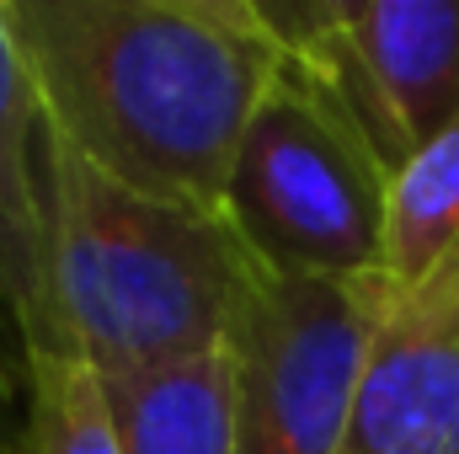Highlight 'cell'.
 Here are the masks:
<instances>
[{
	"label": "cell",
	"mask_w": 459,
	"mask_h": 454,
	"mask_svg": "<svg viewBox=\"0 0 459 454\" xmlns=\"http://www.w3.org/2000/svg\"><path fill=\"white\" fill-rule=\"evenodd\" d=\"M43 123L108 182L220 214L283 43L262 0H5Z\"/></svg>",
	"instance_id": "obj_1"
},
{
	"label": "cell",
	"mask_w": 459,
	"mask_h": 454,
	"mask_svg": "<svg viewBox=\"0 0 459 454\" xmlns=\"http://www.w3.org/2000/svg\"><path fill=\"white\" fill-rule=\"evenodd\" d=\"M48 251L27 347H65L102 380L225 353L256 273L225 214L139 198L48 134Z\"/></svg>",
	"instance_id": "obj_2"
},
{
	"label": "cell",
	"mask_w": 459,
	"mask_h": 454,
	"mask_svg": "<svg viewBox=\"0 0 459 454\" xmlns=\"http://www.w3.org/2000/svg\"><path fill=\"white\" fill-rule=\"evenodd\" d=\"M390 166L342 92L283 54L235 150L220 214L273 273H379Z\"/></svg>",
	"instance_id": "obj_3"
},
{
	"label": "cell",
	"mask_w": 459,
	"mask_h": 454,
	"mask_svg": "<svg viewBox=\"0 0 459 454\" xmlns=\"http://www.w3.org/2000/svg\"><path fill=\"white\" fill-rule=\"evenodd\" d=\"M395 284L256 262L225 337L235 454H342L358 380Z\"/></svg>",
	"instance_id": "obj_4"
},
{
	"label": "cell",
	"mask_w": 459,
	"mask_h": 454,
	"mask_svg": "<svg viewBox=\"0 0 459 454\" xmlns=\"http://www.w3.org/2000/svg\"><path fill=\"white\" fill-rule=\"evenodd\" d=\"M262 16L342 92L390 171L459 118V0H262Z\"/></svg>",
	"instance_id": "obj_5"
},
{
	"label": "cell",
	"mask_w": 459,
	"mask_h": 454,
	"mask_svg": "<svg viewBox=\"0 0 459 454\" xmlns=\"http://www.w3.org/2000/svg\"><path fill=\"white\" fill-rule=\"evenodd\" d=\"M342 454H459V246L390 294Z\"/></svg>",
	"instance_id": "obj_6"
},
{
	"label": "cell",
	"mask_w": 459,
	"mask_h": 454,
	"mask_svg": "<svg viewBox=\"0 0 459 454\" xmlns=\"http://www.w3.org/2000/svg\"><path fill=\"white\" fill-rule=\"evenodd\" d=\"M48 123L0 0V316L16 342L38 321L43 251H48Z\"/></svg>",
	"instance_id": "obj_7"
},
{
	"label": "cell",
	"mask_w": 459,
	"mask_h": 454,
	"mask_svg": "<svg viewBox=\"0 0 459 454\" xmlns=\"http://www.w3.org/2000/svg\"><path fill=\"white\" fill-rule=\"evenodd\" d=\"M102 385L123 454H235L225 353Z\"/></svg>",
	"instance_id": "obj_8"
},
{
	"label": "cell",
	"mask_w": 459,
	"mask_h": 454,
	"mask_svg": "<svg viewBox=\"0 0 459 454\" xmlns=\"http://www.w3.org/2000/svg\"><path fill=\"white\" fill-rule=\"evenodd\" d=\"M459 246V118L390 171L379 273L395 289L422 284Z\"/></svg>",
	"instance_id": "obj_9"
},
{
	"label": "cell",
	"mask_w": 459,
	"mask_h": 454,
	"mask_svg": "<svg viewBox=\"0 0 459 454\" xmlns=\"http://www.w3.org/2000/svg\"><path fill=\"white\" fill-rule=\"evenodd\" d=\"M22 406H27V363H22V342L11 332V321L0 316V454L22 433Z\"/></svg>",
	"instance_id": "obj_10"
}]
</instances>
